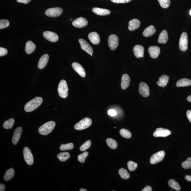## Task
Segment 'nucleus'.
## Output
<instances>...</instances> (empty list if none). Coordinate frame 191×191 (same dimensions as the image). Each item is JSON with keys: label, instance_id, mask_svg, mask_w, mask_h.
I'll list each match as a JSON object with an SVG mask.
<instances>
[{"label": "nucleus", "instance_id": "31", "mask_svg": "<svg viewBox=\"0 0 191 191\" xmlns=\"http://www.w3.org/2000/svg\"><path fill=\"white\" fill-rule=\"evenodd\" d=\"M70 157V155L69 152L60 153L57 155V158L61 162H65Z\"/></svg>", "mask_w": 191, "mask_h": 191}, {"label": "nucleus", "instance_id": "20", "mask_svg": "<svg viewBox=\"0 0 191 191\" xmlns=\"http://www.w3.org/2000/svg\"><path fill=\"white\" fill-rule=\"evenodd\" d=\"M88 38L91 42L94 45L99 44L100 41V37L98 33L96 32H92L88 34Z\"/></svg>", "mask_w": 191, "mask_h": 191}, {"label": "nucleus", "instance_id": "52", "mask_svg": "<svg viewBox=\"0 0 191 191\" xmlns=\"http://www.w3.org/2000/svg\"><path fill=\"white\" fill-rule=\"evenodd\" d=\"M80 191H87V190L84 188H81L79 190Z\"/></svg>", "mask_w": 191, "mask_h": 191}, {"label": "nucleus", "instance_id": "15", "mask_svg": "<svg viewBox=\"0 0 191 191\" xmlns=\"http://www.w3.org/2000/svg\"><path fill=\"white\" fill-rule=\"evenodd\" d=\"M134 55L137 58H143L144 54L145 49L141 45H135L133 49Z\"/></svg>", "mask_w": 191, "mask_h": 191}, {"label": "nucleus", "instance_id": "53", "mask_svg": "<svg viewBox=\"0 0 191 191\" xmlns=\"http://www.w3.org/2000/svg\"><path fill=\"white\" fill-rule=\"evenodd\" d=\"M190 15L191 16V10L190 11Z\"/></svg>", "mask_w": 191, "mask_h": 191}, {"label": "nucleus", "instance_id": "34", "mask_svg": "<svg viewBox=\"0 0 191 191\" xmlns=\"http://www.w3.org/2000/svg\"><path fill=\"white\" fill-rule=\"evenodd\" d=\"M119 174L122 179H126L129 178L130 175L127 170L124 168H121L119 170Z\"/></svg>", "mask_w": 191, "mask_h": 191}, {"label": "nucleus", "instance_id": "41", "mask_svg": "<svg viewBox=\"0 0 191 191\" xmlns=\"http://www.w3.org/2000/svg\"><path fill=\"white\" fill-rule=\"evenodd\" d=\"M88 155V152H84L80 155H79L77 157V159L79 162L81 163H84L86 160V159Z\"/></svg>", "mask_w": 191, "mask_h": 191}, {"label": "nucleus", "instance_id": "50", "mask_svg": "<svg viewBox=\"0 0 191 191\" xmlns=\"http://www.w3.org/2000/svg\"><path fill=\"white\" fill-rule=\"evenodd\" d=\"M185 178L187 181H191V175L190 176L186 175L185 176Z\"/></svg>", "mask_w": 191, "mask_h": 191}, {"label": "nucleus", "instance_id": "19", "mask_svg": "<svg viewBox=\"0 0 191 191\" xmlns=\"http://www.w3.org/2000/svg\"><path fill=\"white\" fill-rule=\"evenodd\" d=\"M130 83V77L128 74H125L122 75L121 79V88L123 90H125L129 86Z\"/></svg>", "mask_w": 191, "mask_h": 191}, {"label": "nucleus", "instance_id": "22", "mask_svg": "<svg viewBox=\"0 0 191 191\" xmlns=\"http://www.w3.org/2000/svg\"><path fill=\"white\" fill-rule=\"evenodd\" d=\"M141 22L139 20L135 18L130 20L129 22L128 29L130 31H133L139 28Z\"/></svg>", "mask_w": 191, "mask_h": 191}, {"label": "nucleus", "instance_id": "5", "mask_svg": "<svg viewBox=\"0 0 191 191\" xmlns=\"http://www.w3.org/2000/svg\"><path fill=\"white\" fill-rule=\"evenodd\" d=\"M188 37L186 32H184L181 35L179 39V49L182 52H185L188 49Z\"/></svg>", "mask_w": 191, "mask_h": 191}, {"label": "nucleus", "instance_id": "17", "mask_svg": "<svg viewBox=\"0 0 191 191\" xmlns=\"http://www.w3.org/2000/svg\"><path fill=\"white\" fill-rule=\"evenodd\" d=\"M22 132V128L21 127H19L15 130L12 138V142L13 144L16 145L21 137Z\"/></svg>", "mask_w": 191, "mask_h": 191}, {"label": "nucleus", "instance_id": "32", "mask_svg": "<svg viewBox=\"0 0 191 191\" xmlns=\"http://www.w3.org/2000/svg\"><path fill=\"white\" fill-rule=\"evenodd\" d=\"M15 120L14 118H11L6 121L4 122L3 127L6 129H11L14 125Z\"/></svg>", "mask_w": 191, "mask_h": 191}, {"label": "nucleus", "instance_id": "47", "mask_svg": "<svg viewBox=\"0 0 191 191\" xmlns=\"http://www.w3.org/2000/svg\"><path fill=\"white\" fill-rule=\"evenodd\" d=\"M31 1V0H17V2L18 3L25 4H27Z\"/></svg>", "mask_w": 191, "mask_h": 191}, {"label": "nucleus", "instance_id": "18", "mask_svg": "<svg viewBox=\"0 0 191 191\" xmlns=\"http://www.w3.org/2000/svg\"><path fill=\"white\" fill-rule=\"evenodd\" d=\"M148 52L151 58H156L160 54V49L157 46H150L148 48Z\"/></svg>", "mask_w": 191, "mask_h": 191}, {"label": "nucleus", "instance_id": "42", "mask_svg": "<svg viewBox=\"0 0 191 191\" xmlns=\"http://www.w3.org/2000/svg\"><path fill=\"white\" fill-rule=\"evenodd\" d=\"M9 22L8 20L2 19L0 20V29H2L8 27L9 25Z\"/></svg>", "mask_w": 191, "mask_h": 191}, {"label": "nucleus", "instance_id": "46", "mask_svg": "<svg viewBox=\"0 0 191 191\" xmlns=\"http://www.w3.org/2000/svg\"><path fill=\"white\" fill-rule=\"evenodd\" d=\"M187 116L188 119L191 122V111L188 110L187 112Z\"/></svg>", "mask_w": 191, "mask_h": 191}, {"label": "nucleus", "instance_id": "7", "mask_svg": "<svg viewBox=\"0 0 191 191\" xmlns=\"http://www.w3.org/2000/svg\"><path fill=\"white\" fill-rule=\"evenodd\" d=\"M24 156L26 163L29 165L32 164L34 162V158L30 149L27 147H25L24 149Z\"/></svg>", "mask_w": 191, "mask_h": 191}, {"label": "nucleus", "instance_id": "27", "mask_svg": "<svg viewBox=\"0 0 191 191\" xmlns=\"http://www.w3.org/2000/svg\"><path fill=\"white\" fill-rule=\"evenodd\" d=\"M36 49L35 45L31 41H28L26 45L25 52L26 54H30L33 53Z\"/></svg>", "mask_w": 191, "mask_h": 191}, {"label": "nucleus", "instance_id": "38", "mask_svg": "<svg viewBox=\"0 0 191 191\" xmlns=\"http://www.w3.org/2000/svg\"><path fill=\"white\" fill-rule=\"evenodd\" d=\"M128 168L130 171H135L136 169L138 166V164L136 162H134L131 161H130L128 162Z\"/></svg>", "mask_w": 191, "mask_h": 191}, {"label": "nucleus", "instance_id": "26", "mask_svg": "<svg viewBox=\"0 0 191 191\" xmlns=\"http://www.w3.org/2000/svg\"><path fill=\"white\" fill-rule=\"evenodd\" d=\"M156 31L154 26L150 25L145 29L143 32V35L146 37H150L154 35Z\"/></svg>", "mask_w": 191, "mask_h": 191}, {"label": "nucleus", "instance_id": "43", "mask_svg": "<svg viewBox=\"0 0 191 191\" xmlns=\"http://www.w3.org/2000/svg\"><path fill=\"white\" fill-rule=\"evenodd\" d=\"M132 0H111L113 2L115 3H125L129 2Z\"/></svg>", "mask_w": 191, "mask_h": 191}, {"label": "nucleus", "instance_id": "23", "mask_svg": "<svg viewBox=\"0 0 191 191\" xmlns=\"http://www.w3.org/2000/svg\"><path fill=\"white\" fill-rule=\"evenodd\" d=\"M92 11L95 14L100 16L107 15L111 14V11L108 9L94 7Z\"/></svg>", "mask_w": 191, "mask_h": 191}, {"label": "nucleus", "instance_id": "12", "mask_svg": "<svg viewBox=\"0 0 191 191\" xmlns=\"http://www.w3.org/2000/svg\"><path fill=\"white\" fill-rule=\"evenodd\" d=\"M43 36L47 40L52 42H56L58 41L59 37L57 34L53 32L45 31L43 34Z\"/></svg>", "mask_w": 191, "mask_h": 191}, {"label": "nucleus", "instance_id": "28", "mask_svg": "<svg viewBox=\"0 0 191 191\" xmlns=\"http://www.w3.org/2000/svg\"><path fill=\"white\" fill-rule=\"evenodd\" d=\"M191 80L187 78H182L177 81L176 86L179 87L188 86H191Z\"/></svg>", "mask_w": 191, "mask_h": 191}, {"label": "nucleus", "instance_id": "51", "mask_svg": "<svg viewBox=\"0 0 191 191\" xmlns=\"http://www.w3.org/2000/svg\"><path fill=\"white\" fill-rule=\"evenodd\" d=\"M187 100L188 101L191 103V95L189 96L188 97H187Z\"/></svg>", "mask_w": 191, "mask_h": 191}, {"label": "nucleus", "instance_id": "13", "mask_svg": "<svg viewBox=\"0 0 191 191\" xmlns=\"http://www.w3.org/2000/svg\"><path fill=\"white\" fill-rule=\"evenodd\" d=\"M79 41L80 43L81 48L92 56L93 52V50L90 45L84 39H79Z\"/></svg>", "mask_w": 191, "mask_h": 191}, {"label": "nucleus", "instance_id": "8", "mask_svg": "<svg viewBox=\"0 0 191 191\" xmlns=\"http://www.w3.org/2000/svg\"><path fill=\"white\" fill-rule=\"evenodd\" d=\"M165 156V152L164 151H160L155 153L151 157L150 162L152 164H155L162 161L163 159Z\"/></svg>", "mask_w": 191, "mask_h": 191}, {"label": "nucleus", "instance_id": "40", "mask_svg": "<svg viewBox=\"0 0 191 191\" xmlns=\"http://www.w3.org/2000/svg\"><path fill=\"white\" fill-rule=\"evenodd\" d=\"M159 2L161 7L162 8L166 9L170 6L171 1L170 0H158Z\"/></svg>", "mask_w": 191, "mask_h": 191}, {"label": "nucleus", "instance_id": "9", "mask_svg": "<svg viewBox=\"0 0 191 191\" xmlns=\"http://www.w3.org/2000/svg\"><path fill=\"white\" fill-rule=\"evenodd\" d=\"M119 38L116 35H111L109 36L108 43L109 48L111 50H114L119 45Z\"/></svg>", "mask_w": 191, "mask_h": 191}, {"label": "nucleus", "instance_id": "21", "mask_svg": "<svg viewBox=\"0 0 191 191\" xmlns=\"http://www.w3.org/2000/svg\"><path fill=\"white\" fill-rule=\"evenodd\" d=\"M49 60L48 55L45 54L41 57L39 60L38 67L40 69H43L46 67Z\"/></svg>", "mask_w": 191, "mask_h": 191}, {"label": "nucleus", "instance_id": "25", "mask_svg": "<svg viewBox=\"0 0 191 191\" xmlns=\"http://www.w3.org/2000/svg\"><path fill=\"white\" fill-rule=\"evenodd\" d=\"M169 77L168 75H162L159 78L158 82H157V84L159 86L164 87L166 86L167 83L169 82Z\"/></svg>", "mask_w": 191, "mask_h": 191}, {"label": "nucleus", "instance_id": "49", "mask_svg": "<svg viewBox=\"0 0 191 191\" xmlns=\"http://www.w3.org/2000/svg\"><path fill=\"white\" fill-rule=\"evenodd\" d=\"M5 186L4 184H0V191H4L5 190Z\"/></svg>", "mask_w": 191, "mask_h": 191}, {"label": "nucleus", "instance_id": "4", "mask_svg": "<svg viewBox=\"0 0 191 191\" xmlns=\"http://www.w3.org/2000/svg\"><path fill=\"white\" fill-rule=\"evenodd\" d=\"M92 121L90 118H86L77 122L74 126L75 130H81L86 129L91 125Z\"/></svg>", "mask_w": 191, "mask_h": 191}, {"label": "nucleus", "instance_id": "1", "mask_svg": "<svg viewBox=\"0 0 191 191\" xmlns=\"http://www.w3.org/2000/svg\"><path fill=\"white\" fill-rule=\"evenodd\" d=\"M43 101V98L41 97H35L26 104L24 107V110L26 112H31L40 106Z\"/></svg>", "mask_w": 191, "mask_h": 191}, {"label": "nucleus", "instance_id": "11", "mask_svg": "<svg viewBox=\"0 0 191 191\" xmlns=\"http://www.w3.org/2000/svg\"><path fill=\"white\" fill-rule=\"evenodd\" d=\"M171 134V131L169 130L162 128H157L153 133L155 137H166Z\"/></svg>", "mask_w": 191, "mask_h": 191}, {"label": "nucleus", "instance_id": "16", "mask_svg": "<svg viewBox=\"0 0 191 191\" xmlns=\"http://www.w3.org/2000/svg\"><path fill=\"white\" fill-rule=\"evenodd\" d=\"M72 67L74 70L80 76L85 77L86 76V72L82 66L77 62H74L72 64Z\"/></svg>", "mask_w": 191, "mask_h": 191}, {"label": "nucleus", "instance_id": "35", "mask_svg": "<svg viewBox=\"0 0 191 191\" xmlns=\"http://www.w3.org/2000/svg\"><path fill=\"white\" fill-rule=\"evenodd\" d=\"M120 134L122 137L125 138L126 139H130L132 136L131 132L125 128H122L120 130Z\"/></svg>", "mask_w": 191, "mask_h": 191}, {"label": "nucleus", "instance_id": "39", "mask_svg": "<svg viewBox=\"0 0 191 191\" xmlns=\"http://www.w3.org/2000/svg\"><path fill=\"white\" fill-rule=\"evenodd\" d=\"M181 166L185 169H191V158H188L181 163Z\"/></svg>", "mask_w": 191, "mask_h": 191}, {"label": "nucleus", "instance_id": "44", "mask_svg": "<svg viewBox=\"0 0 191 191\" xmlns=\"http://www.w3.org/2000/svg\"><path fill=\"white\" fill-rule=\"evenodd\" d=\"M7 54V50L5 48H0V56L6 55Z\"/></svg>", "mask_w": 191, "mask_h": 191}, {"label": "nucleus", "instance_id": "14", "mask_svg": "<svg viewBox=\"0 0 191 191\" xmlns=\"http://www.w3.org/2000/svg\"><path fill=\"white\" fill-rule=\"evenodd\" d=\"M88 22L86 18L83 17L77 18L74 21L72 25L77 28H81L86 27L88 25Z\"/></svg>", "mask_w": 191, "mask_h": 191}, {"label": "nucleus", "instance_id": "30", "mask_svg": "<svg viewBox=\"0 0 191 191\" xmlns=\"http://www.w3.org/2000/svg\"><path fill=\"white\" fill-rule=\"evenodd\" d=\"M168 184L170 187L173 190L177 191H179L181 190V187L180 185L174 179H170L168 182Z\"/></svg>", "mask_w": 191, "mask_h": 191}, {"label": "nucleus", "instance_id": "2", "mask_svg": "<svg viewBox=\"0 0 191 191\" xmlns=\"http://www.w3.org/2000/svg\"><path fill=\"white\" fill-rule=\"evenodd\" d=\"M55 126V122L54 121H49L45 123L39 128V133L43 135H48L52 131Z\"/></svg>", "mask_w": 191, "mask_h": 191}, {"label": "nucleus", "instance_id": "48", "mask_svg": "<svg viewBox=\"0 0 191 191\" xmlns=\"http://www.w3.org/2000/svg\"><path fill=\"white\" fill-rule=\"evenodd\" d=\"M152 191V188L150 186H147L145 187L142 191Z\"/></svg>", "mask_w": 191, "mask_h": 191}, {"label": "nucleus", "instance_id": "10", "mask_svg": "<svg viewBox=\"0 0 191 191\" xmlns=\"http://www.w3.org/2000/svg\"><path fill=\"white\" fill-rule=\"evenodd\" d=\"M139 92L143 97H147L150 94L149 87L146 83L142 82L139 85Z\"/></svg>", "mask_w": 191, "mask_h": 191}, {"label": "nucleus", "instance_id": "6", "mask_svg": "<svg viewBox=\"0 0 191 191\" xmlns=\"http://www.w3.org/2000/svg\"><path fill=\"white\" fill-rule=\"evenodd\" d=\"M63 11V9L60 7H53L47 9L45 11V14L52 18H56L60 15Z\"/></svg>", "mask_w": 191, "mask_h": 191}, {"label": "nucleus", "instance_id": "45", "mask_svg": "<svg viewBox=\"0 0 191 191\" xmlns=\"http://www.w3.org/2000/svg\"><path fill=\"white\" fill-rule=\"evenodd\" d=\"M108 112V114L111 116H114L117 114L116 111L114 109H110Z\"/></svg>", "mask_w": 191, "mask_h": 191}, {"label": "nucleus", "instance_id": "37", "mask_svg": "<svg viewBox=\"0 0 191 191\" xmlns=\"http://www.w3.org/2000/svg\"><path fill=\"white\" fill-rule=\"evenodd\" d=\"M91 145V141L90 140H88L86 141V142L83 144L82 145H81L80 147V150L82 151V152H84V151L89 148Z\"/></svg>", "mask_w": 191, "mask_h": 191}, {"label": "nucleus", "instance_id": "3", "mask_svg": "<svg viewBox=\"0 0 191 191\" xmlns=\"http://www.w3.org/2000/svg\"><path fill=\"white\" fill-rule=\"evenodd\" d=\"M69 88L67 82L65 80L60 81L58 88V92L60 97L65 98L68 95Z\"/></svg>", "mask_w": 191, "mask_h": 191}, {"label": "nucleus", "instance_id": "24", "mask_svg": "<svg viewBox=\"0 0 191 191\" xmlns=\"http://www.w3.org/2000/svg\"><path fill=\"white\" fill-rule=\"evenodd\" d=\"M169 36L167 31L165 30L162 31L160 34L158 39V42L161 44H165L167 43Z\"/></svg>", "mask_w": 191, "mask_h": 191}, {"label": "nucleus", "instance_id": "33", "mask_svg": "<svg viewBox=\"0 0 191 191\" xmlns=\"http://www.w3.org/2000/svg\"><path fill=\"white\" fill-rule=\"evenodd\" d=\"M106 143L109 147L112 149H115L118 147V143L115 140L108 138L106 139Z\"/></svg>", "mask_w": 191, "mask_h": 191}, {"label": "nucleus", "instance_id": "29", "mask_svg": "<svg viewBox=\"0 0 191 191\" xmlns=\"http://www.w3.org/2000/svg\"><path fill=\"white\" fill-rule=\"evenodd\" d=\"M15 172L14 170L12 168L7 170L5 172L4 176V179L6 181H8L13 178L15 175Z\"/></svg>", "mask_w": 191, "mask_h": 191}, {"label": "nucleus", "instance_id": "36", "mask_svg": "<svg viewBox=\"0 0 191 191\" xmlns=\"http://www.w3.org/2000/svg\"><path fill=\"white\" fill-rule=\"evenodd\" d=\"M74 147V145L73 144L70 143L66 145L62 144L60 146V150L62 151L69 150L73 149Z\"/></svg>", "mask_w": 191, "mask_h": 191}]
</instances>
